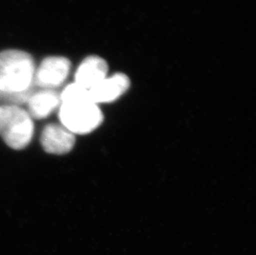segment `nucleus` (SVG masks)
I'll list each match as a JSON object with an SVG mask.
<instances>
[{
    "mask_svg": "<svg viewBox=\"0 0 256 255\" xmlns=\"http://www.w3.org/2000/svg\"><path fill=\"white\" fill-rule=\"evenodd\" d=\"M34 134V124L22 107L0 104V137L12 150L27 148Z\"/></svg>",
    "mask_w": 256,
    "mask_h": 255,
    "instance_id": "obj_2",
    "label": "nucleus"
},
{
    "mask_svg": "<svg viewBox=\"0 0 256 255\" xmlns=\"http://www.w3.org/2000/svg\"><path fill=\"white\" fill-rule=\"evenodd\" d=\"M41 144L46 152L56 155L68 154L76 142L75 135L64 126L50 124L44 127L41 134Z\"/></svg>",
    "mask_w": 256,
    "mask_h": 255,
    "instance_id": "obj_6",
    "label": "nucleus"
},
{
    "mask_svg": "<svg viewBox=\"0 0 256 255\" xmlns=\"http://www.w3.org/2000/svg\"><path fill=\"white\" fill-rule=\"evenodd\" d=\"M130 86V80L124 73L107 76L100 83L88 90L93 103H112L122 96Z\"/></svg>",
    "mask_w": 256,
    "mask_h": 255,
    "instance_id": "obj_5",
    "label": "nucleus"
},
{
    "mask_svg": "<svg viewBox=\"0 0 256 255\" xmlns=\"http://www.w3.org/2000/svg\"><path fill=\"white\" fill-rule=\"evenodd\" d=\"M70 70V60L63 56H50L42 62L35 70L36 89L56 90L64 83Z\"/></svg>",
    "mask_w": 256,
    "mask_h": 255,
    "instance_id": "obj_4",
    "label": "nucleus"
},
{
    "mask_svg": "<svg viewBox=\"0 0 256 255\" xmlns=\"http://www.w3.org/2000/svg\"><path fill=\"white\" fill-rule=\"evenodd\" d=\"M34 58L18 50L0 52V103L20 106L27 104L36 90Z\"/></svg>",
    "mask_w": 256,
    "mask_h": 255,
    "instance_id": "obj_1",
    "label": "nucleus"
},
{
    "mask_svg": "<svg viewBox=\"0 0 256 255\" xmlns=\"http://www.w3.org/2000/svg\"><path fill=\"white\" fill-rule=\"evenodd\" d=\"M108 64L98 56L86 58L79 66L75 75V83L90 90L106 79L108 75Z\"/></svg>",
    "mask_w": 256,
    "mask_h": 255,
    "instance_id": "obj_7",
    "label": "nucleus"
},
{
    "mask_svg": "<svg viewBox=\"0 0 256 255\" xmlns=\"http://www.w3.org/2000/svg\"><path fill=\"white\" fill-rule=\"evenodd\" d=\"M60 124L73 134H87L103 122V113L96 104L90 102H62L59 107Z\"/></svg>",
    "mask_w": 256,
    "mask_h": 255,
    "instance_id": "obj_3",
    "label": "nucleus"
},
{
    "mask_svg": "<svg viewBox=\"0 0 256 255\" xmlns=\"http://www.w3.org/2000/svg\"><path fill=\"white\" fill-rule=\"evenodd\" d=\"M60 103L76 102H92L90 97L89 92L75 82L66 86L62 92L60 93Z\"/></svg>",
    "mask_w": 256,
    "mask_h": 255,
    "instance_id": "obj_9",
    "label": "nucleus"
},
{
    "mask_svg": "<svg viewBox=\"0 0 256 255\" xmlns=\"http://www.w3.org/2000/svg\"><path fill=\"white\" fill-rule=\"evenodd\" d=\"M28 113L32 120H44L60 106V93L56 90L36 89L27 102Z\"/></svg>",
    "mask_w": 256,
    "mask_h": 255,
    "instance_id": "obj_8",
    "label": "nucleus"
}]
</instances>
